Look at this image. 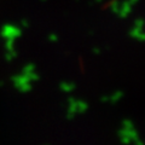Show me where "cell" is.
<instances>
[{"instance_id":"277c9868","label":"cell","mask_w":145,"mask_h":145,"mask_svg":"<svg viewBox=\"0 0 145 145\" xmlns=\"http://www.w3.org/2000/svg\"><path fill=\"white\" fill-rule=\"evenodd\" d=\"M128 35L134 40H138V41H145V31L143 30V28H139V27H133L132 29H129Z\"/></svg>"},{"instance_id":"52a82bcc","label":"cell","mask_w":145,"mask_h":145,"mask_svg":"<svg viewBox=\"0 0 145 145\" xmlns=\"http://www.w3.org/2000/svg\"><path fill=\"white\" fill-rule=\"evenodd\" d=\"M108 7H109V10H111V12L117 13L119 7H120V1L119 0H110L108 4Z\"/></svg>"},{"instance_id":"7c38bea8","label":"cell","mask_w":145,"mask_h":145,"mask_svg":"<svg viewBox=\"0 0 145 145\" xmlns=\"http://www.w3.org/2000/svg\"><path fill=\"white\" fill-rule=\"evenodd\" d=\"M92 52L94 53V54H101V52H102V50L99 48V47H93L92 48Z\"/></svg>"},{"instance_id":"8992f818","label":"cell","mask_w":145,"mask_h":145,"mask_svg":"<svg viewBox=\"0 0 145 145\" xmlns=\"http://www.w3.org/2000/svg\"><path fill=\"white\" fill-rule=\"evenodd\" d=\"M122 98H123V92L120 89H116L111 94H109V103L116 104V103H119Z\"/></svg>"},{"instance_id":"4fadbf2b","label":"cell","mask_w":145,"mask_h":145,"mask_svg":"<svg viewBox=\"0 0 145 145\" xmlns=\"http://www.w3.org/2000/svg\"><path fill=\"white\" fill-rule=\"evenodd\" d=\"M128 1H129L131 4H132V5H135V4H137V3L139 1V0H128Z\"/></svg>"},{"instance_id":"6da1fadb","label":"cell","mask_w":145,"mask_h":145,"mask_svg":"<svg viewBox=\"0 0 145 145\" xmlns=\"http://www.w3.org/2000/svg\"><path fill=\"white\" fill-rule=\"evenodd\" d=\"M88 110V103L82 99H76L75 97H68V110L67 119L72 120L78 114H85Z\"/></svg>"},{"instance_id":"9a60e30c","label":"cell","mask_w":145,"mask_h":145,"mask_svg":"<svg viewBox=\"0 0 145 145\" xmlns=\"http://www.w3.org/2000/svg\"><path fill=\"white\" fill-rule=\"evenodd\" d=\"M93 34H94L93 30H88V35H93Z\"/></svg>"},{"instance_id":"5b68a950","label":"cell","mask_w":145,"mask_h":145,"mask_svg":"<svg viewBox=\"0 0 145 145\" xmlns=\"http://www.w3.org/2000/svg\"><path fill=\"white\" fill-rule=\"evenodd\" d=\"M59 88H61V91H63V92H65V93H71L72 91H75L76 84L72 82V81H62L59 84Z\"/></svg>"},{"instance_id":"30bf717a","label":"cell","mask_w":145,"mask_h":145,"mask_svg":"<svg viewBox=\"0 0 145 145\" xmlns=\"http://www.w3.org/2000/svg\"><path fill=\"white\" fill-rule=\"evenodd\" d=\"M101 102L102 103H108L109 102V94L106 96V94H104V96L101 97Z\"/></svg>"},{"instance_id":"3957f363","label":"cell","mask_w":145,"mask_h":145,"mask_svg":"<svg viewBox=\"0 0 145 145\" xmlns=\"http://www.w3.org/2000/svg\"><path fill=\"white\" fill-rule=\"evenodd\" d=\"M132 6L133 5L128 0H123V1L120 3V7H119V11H117L116 15L120 18H127L131 15V12H132Z\"/></svg>"},{"instance_id":"9c48e42d","label":"cell","mask_w":145,"mask_h":145,"mask_svg":"<svg viewBox=\"0 0 145 145\" xmlns=\"http://www.w3.org/2000/svg\"><path fill=\"white\" fill-rule=\"evenodd\" d=\"M134 25L135 27H139V28H144L145 20H143V18H137V20L134 21Z\"/></svg>"},{"instance_id":"ba28073f","label":"cell","mask_w":145,"mask_h":145,"mask_svg":"<svg viewBox=\"0 0 145 145\" xmlns=\"http://www.w3.org/2000/svg\"><path fill=\"white\" fill-rule=\"evenodd\" d=\"M121 127H123V128H131V127H134V125L129 119H125V120H122Z\"/></svg>"},{"instance_id":"7a4b0ae2","label":"cell","mask_w":145,"mask_h":145,"mask_svg":"<svg viewBox=\"0 0 145 145\" xmlns=\"http://www.w3.org/2000/svg\"><path fill=\"white\" fill-rule=\"evenodd\" d=\"M117 135L120 138V142L125 145H128L131 143H134L135 145H143L144 142L139 138V134L137 132V129L134 127H131V128H121L117 131Z\"/></svg>"},{"instance_id":"5bb4252c","label":"cell","mask_w":145,"mask_h":145,"mask_svg":"<svg viewBox=\"0 0 145 145\" xmlns=\"http://www.w3.org/2000/svg\"><path fill=\"white\" fill-rule=\"evenodd\" d=\"M103 1H104V0H94L93 3H96V4H102Z\"/></svg>"},{"instance_id":"8fae6325","label":"cell","mask_w":145,"mask_h":145,"mask_svg":"<svg viewBox=\"0 0 145 145\" xmlns=\"http://www.w3.org/2000/svg\"><path fill=\"white\" fill-rule=\"evenodd\" d=\"M48 39L51 40V41H57V40H58V36H57L56 34H51V35L48 36Z\"/></svg>"}]
</instances>
